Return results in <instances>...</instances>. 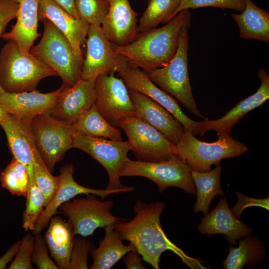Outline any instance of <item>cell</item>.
<instances>
[{"label": "cell", "instance_id": "cell-42", "mask_svg": "<svg viewBox=\"0 0 269 269\" xmlns=\"http://www.w3.org/2000/svg\"><path fill=\"white\" fill-rule=\"evenodd\" d=\"M124 258V263L127 269H144L139 254L137 251H130Z\"/></svg>", "mask_w": 269, "mask_h": 269}, {"label": "cell", "instance_id": "cell-29", "mask_svg": "<svg viewBox=\"0 0 269 269\" xmlns=\"http://www.w3.org/2000/svg\"><path fill=\"white\" fill-rule=\"evenodd\" d=\"M266 254V246L259 237L248 236L239 239L238 247H230L223 266L226 269H241L245 266L254 267L264 259Z\"/></svg>", "mask_w": 269, "mask_h": 269}, {"label": "cell", "instance_id": "cell-34", "mask_svg": "<svg viewBox=\"0 0 269 269\" xmlns=\"http://www.w3.org/2000/svg\"><path fill=\"white\" fill-rule=\"evenodd\" d=\"M108 0H75L79 18L89 25L101 26L109 9Z\"/></svg>", "mask_w": 269, "mask_h": 269}, {"label": "cell", "instance_id": "cell-36", "mask_svg": "<svg viewBox=\"0 0 269 269\" xmlns=\"http://www.w3.org/2000/svg\"><path fill=\"white\" fill-rule=\"evenodd\" d=\"M217 7L222 9H234L243 12L246 7L245 0H181L172 18L179 12L185 9H195L203 7Z\"/></svg>", "mask_w": 269, "mask_h": 269}, {"label": "cell", "instance_id": "cell-2", "mask_svg": "<svg viewBox=\"0 0 269 269\" xmlns=\"http://www.w3.org/2000/svg\"><path fill=\"white\" fill-rule=\"evenodd\" d=\"M191 19L189 9L179 12L166 25L139 33L131 42L113 45L128 62L145 72L166 65L175 54L181 29Z\"/></svg>", "mask_w": 269, "mask_h": 269}, {"label": "cell", "instance_id": "cell-22", "mask_svg": "<svg viewBox=\"0 0 269 269\" xmlns=\"http://www.w3.org/2000/svg\"><path fill=\"white\" fill-rule=\"evenodd\" d=\"M258 75L261 84L255 93L238 102L222 118L199 122L201 136L210 130L230 133L233 126L246 114L263 105L269 98V75L263 68L258 70Z\"/></svg>", "mask_w": 269, "mask_h": 269}, {"label": "cell", "instance_id": "cell-12", "mask_svg": "<svg viewBox=\"0 0 269 269\" xmlns=\"http://www.w3.org/2000/svg\"><path fill=\"white\" fill-rule=\"evenodd\" d=\"M114 74L104 73L97 77L95 105L107 121L117 127L124 119L135 117V110L125 83Z\"/></svg>", "mask_w": 269, "mask_h": 269}, {"label": "cell", "instance_id": "cell-32", "mask_svg": "<svg viewBox=\"0 0 269 269\" xmlns=\"http://www.w3.org/2000/svg\"><path fill=\"white\" fill-rule=\"evenodd\" d=\"M1 186L11 194L26 197L30 183L26 167L14 157L1 171Z\"/></svg>", "mask_w": 269, "mask_h": 269}, {"label": "cell", "instance_id": "cell-37", "mask_svg": "<svg viewBox=\"0 0 269 269\" xmlns=\"http://www.w3.org/2000/svg\"><path fill=\"white\" fill-rule=\"evenodd\" d=\"M85 238L79 236L74 238L69 269H88V254L94 249V245Z\"/></svg>", "mask_w": 269, "mask_h": 269}, {"label": "cell", "instance_id": "cell-6", "mask_svg": "<svg viewBox=\"0 0 269 269\" xmlns=\"http://www.w3.org/2000/svg\"><path fill=\"white\" fill-rule=\"evenodd\" d=\"M44 31L39 43L29 53L54 70L63 82L70 87L82 78V67L68 39L49 19L42 20Z\"/></svg>", "mask_w": 269, "mask_h": 269}, {"label": "cell", "instance_id": "cell-20", "mask_svg": "<svg viewBox=\"0 0 269 269\" xmlns=\"http://www.w3.org/2000/svg\"><path fill=\"white\" fill-rule=\"evenodd\" d=\"M135 110V117L148 123L176 144L185 131L181 123L169 112L152 99L129 90Z\"/></svg>", "mask_w": 269, "mask_h": 269}, {"label": "cell", "instance_id": "cell-10", "mask_svg": "<svg viewBox=\"0 0 269 269\" xmlns=\"http://www.w3.org/2000/svg\"><path fill=\"white\" fill-rule=\"evenodd\" d=\"M117 127L125 132L131 150L139 160L158 162L176 155V144L139 118H127Z\"/></svg>", "mask_w": 269, "mask_h": 269}, {"label": "cell", "instance_id": "cell-7", "mask_svg": "<svg viewBox=\"0 0 269 269\" xmlns=\"http://www.w3.org/2000/svg\"><path fill=\"white\" fill-rule=\"evenodd\" d=\"M120 176L145 177L156 184L159 192L169 187H175L187 193L196 194L191 169L177 155L158 162L133 160L128 158L120 170Z\"/></svg>", "mask_w": 269, "mask_h": 269}, {"label": "cell", "instance_id": "cell-16", "mask_svg": "<svg viewBox=\"0 0 269 269\" xmlns=\"http://www.w3.org/2000/svg\"><path fill=\"white\" fill-rule=\"evenodd\" d=\"M96 78H82L70 87L63 85L50 115L57 120L72 123L95 104Z\"/></svg>", "mask_w": 269, "mask_h": 269}, {"label": "cell", "instance_id": "cell-30", "mask_svg": "<svg viewBox=\"0 0 269 269\" xmlns=\"http://www.w3.org/2000/svg\"><path fill=\"white\" fill-rule=\"evenodd\" d=\"M221 170L222 167L220 164L208 171L191 170V176L195 185L197 195L194 206V212L201 211L204 215H206L214 197L224 195L221 184Z\"/></svg>", "mask_w": 269, "mask_h": 269}, {"label": "cell", "instance_id": "cell-43", "mask_svg": "<svg viewBox=\"0 0 269 269\" xmlns=\"http://www.w3.org/2000/svg\"><path fill=\"white\" fill-rule=\"evenodd\" d=\"M20 244L21 240L12 244L7 251L0 258V269L5 268L7 264L16 254Z\"/></svg>", "mask_w": 269, "mask_h": 269}, {"label": "cell", "instance_id": "cell-31", "mask_svg": "<svg viewBox=\"0 0 269 269\" xmlns=\"http://www.w3.org/2000/svg\"><path fill=\"white\" fill-rule=\"evenodd\" d=\"M181 0H149L148 6L140 17L138 33L155 28L161 22H167L179 5Z\"/></svg>", "mask_w": 269, "mask_h": 269}, {"label": "cell", "instance_id": "cell-39", "mask_svg": "<svg viewBox=\"0 0 269 269\" xmlns=\"http://www.w3.org/2000/svg\"><path fill=\"white\" fill-rule=\"evenodd\" d=\"M34 235L27 233L21 240V244L9 269H32L31 255Z\"/></svg>", "mask_w": 269, "mask_h": 269}, {"label": "cell", "instance_id": "cell-24", "mask_svg": "<svg viewBox=\"0 0 269 269\" xmlns=\"http://www.w3.org/2000/svg\"><path fill=\"white\" fill-rule=\"evenodd\" d=\"M18 4L15 24L10 31L0 37L14 41L24 53L29 52L35 40L40 36L38 32L39 0H11Z\"/></svg>", "mask_w": 269, "mask_h": 269}, {"label": "cell", "instance_id": "cell-19", "mask_svg": "<svg viewBox=\"0 0 269 269\" xmlns=\"http://www.w3.org/2000/svg\"><path fill=\"white\" fill-rule=\"evenodd\" d=\"M13 157L23 164L28 172L30 182L34 180V160L41 158L35 147L30 123L8 114L0 121Z\"/></svg>", "mask_w": 269, "mask_h": 269}, {"label": "cell", "instance_id": "cell-23", "mask_svg": "<svg viewBox=\"0 0 269 269\" xmlns=\"http://www.w3.org/2000/svg\"><path fill=\"white\" fill-rule=\"evenodd\" d=\"M197 229L202 235L224 234L226 236L227 240L232 244L253 233L252 228L233 214L226 198L220 199L216 207L204 215Z\"/></svg>", "mask_w": 269, "mask_h": 269}, {"label": "cell", "instance_id": "cell-1", "mask_svg": "<svg viewBox=\"0 0 269 269\" xmlns=\"http://www.w3.org/2000/svg\"><path fill=\"white\" fill-rule=\"evenodd\" d=\"M165 207L162 202L146 203L137 200L134 207V217L128 222L115 223L114 228L122 239L133 244L142 260L155 269L160 268V256L167 250L175 253L191 269H206L198 259L187 255L164 233L160 217Z\"/></svg>", "mask_w": 269, "mask_h": 269}, {"label": "cell", "instance_id": "cell-13", "mask_svg": "<svg viewBox=\"0 0 269 269\" xmlns=\"http://www.w3.org/2000/svg\"><path fill=\"white\" fill-rule=\"evenodd\" d=\"M117 72L128 89L152 99L177 119L185 130L192 132L194 135H200L199 122L192 120L186 115L173 97L157 86L145 71L129 64L127 61L119 67Z\"/></svg>", "mask_w": 269, "mask_h": 269}, {"label": "cell", "instance_id": "cell-26", "mask_svg": "<svg viewBox=\"0 0 269 269\" xmlns=\"http://www.w3.org/2000/svg\"><path fill=\"white\" fill-rule=\"evenodd\" d=\"M105 229V236L99 246L91 252L93 259L91 269H111L129 252L137 251L133 244H123V240L115 229L114 224L107 225Z\"/></svg>", "mask_w": 269, "mask_h": 269}, {"label": "cell", "instance_id": "cell-15", "mask_svg": "<svg viewBox=\"0 0 269 269\" xmlns=\"http://www.w3.org/2000/svg\"><path fill=\"white\" fill-rule=\"evenodd\" d=\"M75 167L72 164L62 166L60 170L59 184L56 192L50 203L44 208L38 218L33 234L40 233L47 225L50 219L57 214V209L63 203L68 201L80 194H94L102 200L112 194L133 191L134 188L126 186L120 189H98L88 188L77 183L73 178Z\"/></svg>", "mask_w": 269, "mask_h": 269}, {"label": "cell", "instance_id": "cell-18", "mask_svg": "<svg viewBox=\"0 0 269 269\" xmlns=\"http://www.w3.org/2000/svg\"><path fill=\"white\" fill-rule=\"evenodd\" d=\"M39 20L48 19L64 35L70 43L81 67L84 60L81 46L86 41L90 25L70 14L52 0H39Z\"/></svg>", "mask_w": 269, "mask_h": 269}, {"label": "cell", "instance_id": "cell-45", "mask_svg": "<svg viewBox=\"0 0 269 269\" xmlns=\"http://www.w3.org/2000/svg\"><path fill=\"white\" fill-rule=\"evenodd\" d=\"M7 114L4 108L0 104V121Z\"/></svg>", "mask_w": 269, "mask_h": 269}, {"label": "cell", "instance_id": "cell-38", "mask_svg": "<svg viewBox=\"0 0 269 269\" xmlns=\"http://www.w3.org/2000/svg\"><path fill=\"white\" fill-rule=\"evenodd\" d=\"M31 261L39 269H59L49 256L47 246L43 236L40 233L34 235Z\"/></svg>", "mask_w": 269, "mask_h": 269}, {"label": "cell", "instance_id": "cell-11", "mask_svg": "<svg viewBox=\"0 0 269 269\" xmlns=\"http://www.w3.org/2000/svg\"><path fill=\"white\" fill-rule=\"evenodd\" d=\"M72 147L86 152L105 168L109 178L106 189H120L126 187L121 182L120 171L131 150L128 141L73 135Z\"/></svg>", "mask_w": 269, "mask_h": 269}, {"label": "cell", "instance_id": "cell-3", "mask_svg": "<svg viewBox=\"0 0 269 269\" xmlns=\"http://www.w3.org/2000/svg\"><path fill=\"white\" fill-rule=\"evenodd\" d=\"M58 75L29 52L24 53L8 40L0 52V86L5 91H31L42 79Z\"/></svg>", "mask_w": 269, "mask_h": 269}, {"label": "cell", "instance_id": "cell-41", "mask_svg": "<svg viewBox=\"0 0 269 269\" xmlns=\"http://www.w3.org/2000/svg\"><path fill=\"white\" fill-rule=\"evenodd\" d=\"M18 4L11 0H0V37L8 23L16 18Z\"/></svg>", "mask_w": 269, "mask_h": 269}, {"label": "cell", "instance_id": "cell-17", "mask_svg": "<svg viewBox=\"0 0 269 269\" xmlns=\"http://www.w3.org/2000/svg\"><path fill=\"white\" fill-rule=\"evenodd\" d=\"M62 86L49 93L35 90L17 93L5 91L0 86V104L6 112L20 120L30 123L36 116L50 114Z\"/></svg>", "mask_w": 269, "mask_h": 269}, {"label": "cell", "instance_id": "cell-8", "mask_svg": "<svg viewBox=\"0 0 269 269\" xmlns=\"http://www.w3.org/2000/svg\"><path fill=\"white\" fill-rule=\"evenodd\" d=\"M30 128L38 153L52 172L65 153L73 148L70 124L57 120L50 114H42L32 119Z\"/></svg>", "mask_w": 269, "mask_h": 269}, {"label": "cell", "instance_id": "cell-35", "mask_svg": "<svg viewBox=\"0 0 269 269\" xmlns=\"http://www.w3.org/2000/svg\"><path fill=\"white\" fill-rule=\"evenodd\" d=\"M34 180L43 195L45 208L53 198L59 184L58 175L54 176L47 168L41 158L34 160Z\"/></svg>", "mask_w": 269, "mask_h": 269}, {"label": "cell", "instance_id": "cell-25", "mask_svg": "<svg viewBox=\"0 0 269 269\" xmlns=\"http://www.w3.org/2000/svg\"><path fill=\"white\" fill-rule=\"evenodd\" d=\"M43 236L51 257L59 269H69L75 235L69 222L53 216Z\"/></svg>", "mask_w": 269, "mask_h": 269}, {"label": "cell", "instance_id": "cell-44", "mask_svg": "<svg viewBox=\"0 0 269 269\" xmlns=\"http://www.w3.org/2000/svg\"><path fill=\"white\" fill-rule=\"evenodd\" d=\"M70 14L76 18H79L75 7V0H52Z\"/></svg>", "mask_w": 269, "mask_h": 269}, {"label": "cell", "instance_id": "cell-46", "mask_svg": "<svg viewBox=\"0 0 269 269\" xmlns=\"http://www.w3.org/2000/svg\"><path fill=\"white\" fill-rule=\"evenodd\" d=\"M108 1H110V0H108Z\"/></svg>", "mask_w": 269, "mask_h": 269}, {"label": "cell", "instance_id": "cell-27", "mask_svg": "<svg viewBox=\"0 0 269 269\" xmlns=\"http://www.w3.org/2000/svg\"><path fill=\"white\" fill-rule=\"evenodd\" d=\"M246 0V7L240 14L231 13L236 22L240 37L269 42V13L251 0Z\"/></svg>", "mask_w": 269, "mask_h": 269}, {"label": "cell", "instance_id": "cell-28", "mask_svg": "<svg viewBox=\"0 0 269 269\" xmlns=\"http://www.w3.org/2000/svg\"><path fill=\"white\" fill-rule=\"evenodd\" d=\"M73 135L123 140L119 128L112 126L102 116L95 104L70 124Z\"/></svg>", "mask_w": 269, "mask_h": 269}, {"label": "cell", "instance_id": "cell-14", "mask_svg": "<svg viewBox=\"0 0 269 269\" xmlns=\"http://www.w3.org/2000/svg\"><path fill=\"white\" fill-rule=\"evenodd\" d=\"M87 50L82 67V78L97 77L104 73L117 72L127 60L114 49L101 26L90 25L86 38Z\"/></svg>", "mask_w": 269, "mask_h": 269}, {"label": "cell", "instance_id": "cell-4", "mask_svg": "<svg viewBox=\"0 0 269 269\" xmlns=\"http://www.w3.org/2000/svg\"><path fill=\"white\" fill-rule=\"evenodd\" d=\"M191 20L181 30L178 46L172 59L164 66L146 72L160 88L175 98L193 115L207 120L197 108L190 85L188 70V30Z\"/></svg>", "mask_w": 269, "mask_h": 269}, {"label": "cell", "instance_id": "cell-9", "mask_svg": "<svg viewBox=\"0 0 269 269\" xmlns=\"http://www.w3.org/2000/svg\"><path fill=\"white\" fill-rule=\"evenodd\" d=\"M97 196L88 194L85 197H74L59 206V209L72 225L75 236H91L97 228L126 221L111 214L113 201H103Z\"/></svg>", "mask_w": 269, "mask_h": 269}, {"label": "cell", "instance_id": "cell-33", "mask_svg": "<svg viewBox=\"0 0 269 269\" xmlns=\"http://www.w3.org/2000/svg\"><path fill=\"white\" fill-rule=\"evenodd\" d=\"M25 198V208L22 215V226L26 231H33L36 223L45 208L43 195L35 180L30 182Z\"/></svg>", "mask_w": 269, "mask_h": 269}, {"label": "cell", "instance_id": "cell-40", "mask_svg": "<svg viewBox=\"0 0 269 269\" xmlns=\"http://www.w3.org/2000/svg\"><path fill=\"white\" fill-rule=\"evenodd\" d=\"M237 202L231 209L234 216L240 218L244 209L251 206H259L269 210V197L264 199L250 198L240 192H237Z\"/></svg>", "mask_w": 269, "mask_h": 269}, {"label": "cell", "instance_id": "cell-5", "mask_svg": "<svg viewBox=\"0 0 269 269\" xmlns=\"http://www.w3.org/2000/svg\"><path fill=\"white\" fill-rule=\"evenodd\" d=\"M215 141L207 142L195 137L191 132L185 130L176 144V155L184 160L191 170L205 172L213 165L219 164L223 159L239 157L246 152L248 147L235 140L230 133L217 132Z\"/></svg>", "mask_w": 269, "mask_h": 269}, {"label": "cell", "instance_id": "cell-21", "mask_svg": "<svg viewBox=\"0 0 269 269\" xmlns=\"http://www.w3.org/2000/svg\"><path fill=\"white\" fill-rule=\"evenodd\" d=\"M108 12L101 28L105 36L115 45L133 41L138 35L137 13L129 0H110Z\"/></svg>", "mask_w": 269, "mask_h": 269}]
</instances>
